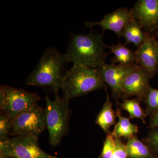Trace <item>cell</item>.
<instances>
[{
	"label": "cell",
	"mask_w": 158,
	"mask_h": 158,
	"mask_svg": "<svg viewBox=\"0 0 158 158\" xmlns=\"http://www.w3.org/2000/svg\"><path fill=\"white\" fill-rule=\"evenodd\" d=\"M107 47L103 42V34H73L64 58L66 62H72L73 65L97 69L106 64Z\"/></svg>",
	"instance_id": "1"
},
{
	"label": "cell",
	"mask_w": 158,
	"mask_h": 158,
	"mask_svg": "<svg viewBox=\"0 0 158 158\" xmlns=\"http://www.w3.org/2000/svg\"><path fill=\"white\" fill-rule=\"evenodd\" d=\"M64 55L54 48L46 50L39 62L26 80L27 85L48 88L59 93L65 77Z\"/></svg>",
	"instance_id": "2"
},
{
	"label": "cell",
	"mask_w": 158,
	"mask_h": 158,
	"mask_svg": "<svg viewBox=\"0 0 158 158\" xmlns=\"http://www.w3.org/2000/svg\"><path fill=\"white\" fill-rule=\"evenodd\" d=\"M106 86L96 69L73 65L66 71L61 88L63 90V97L69 101Z\"/></svg>",
	"instance_id": "3"
},
{
	"label": "cell",
	"mask_w": 158,
	"mask_h": 158,
	"mask_svg": "<svg viewBox=\"0 0 158 158\" xmlns=\"http://www.w3.org/2000/svg\"><path fill=\"white\" fill-rule=\"evenodd\" d=\"M45 109L47 127L49 135V142L56 146L61 142L67 132L69 117V101L65 98H60L59 93L55 94V99L51 100L46 96Z\"/></svg>",
	"instance_id": "4"
},
{
	"label": "cell",
	"mask_w": 158,
	"mask_h": 158,
	"mask_svg": "<svg viewBox=\"0 0 158 158\" xmlns=\"http://www.w3.org/2000/svg\"><path fill=\"white\" fill-rule=\"evenodd\" d=\"M36 94L1 85L0 87V108L1 113L14 119L16 116L37 105L41 100Z\"/></svg>",
	"instance_id": "5"
},
{
	"label": "cell",
	"mask_w": 158,
	"mask_h": 158,
	"mask_svg": "<svg viewBox=\"0 0 158 158\" xmlns=\"http://www.w3.org/2000/svg\"><path fill=\"white\" fill-rule=\"evenodd\" d=\"M38 137H14L0 141L1 158H58L47 153L40 148Z\"/></svg>",
	"instance_id": "6"
},
{
	"label": "cell",
	"mask_w": 158,
	"mask_h": 158,
	"mask_svg": "<svg viewBox=\"0 0 158 158\" xmlns=\"http://www.w3.org/2000/svg\"><path fill=\"white\" fill-rule=\"evenodd\" d=\"M46 127L45 110L37 104L12 120L10 134L14 137H38Z\"/></svg>",
	"instance_id": "7"
},
{
	"label": "cell",
	"mask_w": 158,
	"mask_h": 158,
	"mask_svg": "<svg viewBox=\"0 0 158 158\" xmlns=\"http://www.w3.org/2000/svg\"><path fill=\"white\" fill-rule=\"evenodd\" d=\"M131 65L105 64L96 69L102 80L111 88L114 99L118 104L122 96V85L125 78L138 66Z\"/></svg>",
	"instance_id": "8"
},
{
	"label": "cell",
	"mask_w": 158,
	"mask_h": 158,
	"mask_svg": "<svg viewBox=\"0 0 158 158\" xmlns=\"http://www.w3.org/2000/svg\"><path fill=\"white\" fill-rule=\"evenodd\" d=\"M133 19L147 34L158 29V0H138L130 10Z\"/></svg>",
	"instance_id": "9"
},
{
	"label": "cell",
	"mask_w": 158,
	"mask_h": 158,
	"mask_svg": "<svg viewBox=\"0 0 158 158\" xmlns=\"http://www.w3.org/2000/svg\"><path fill=\"white\" fill-rule=\"evenodd\" d=\"M151 78L149 74L138 65L123 82L122 95L123 98L136 96L140 101H144L150 87L149 82Z\"/></svg>",
	"instance_id": "10"
},
{
	"label": "cell",
	"mask_w": 158,
	"mask_h": 158,
	"mask_svg": "<svg viewBox=\"0 0 158 158\" xmlns=\"http://www.w3.org/2000/svg\"><path fill=\"white\" fill-rule=\"evenodd\" d=\"M135 53L136 64L152 77L158 69V41L151 34L146 33L145 40Z\"/></svg>",
	"instance_id": "11"
},
{
	"label": "cell",
	"mask_w": 158,
	"mask_h": 158,
	"mask_svg": "<svg viewBox=\"0 0 158 158\" xmlns=\"http://www.w3.org/2000/svg\"><path fill=\"white\" fill-rule=\"evenodd\" d=\"M133 19L130 10L121 8L106 15L101 21L95 22L85 23V27L91 28L94 26H100L103 31H113L118 37L122 36L123 30Z\"/></svg>",
	"instance_id": "12"
},
{
	"label": "cell",
	"mask_w": 158,
	"mask_h": 158,
	"mask_svg": "<svg viewBox=\"0 0 158 158\" xmlns=\"http://www.w3.org/2000/svg\"><path fill=\"white\" fill-rule=\"evenodd\" d=\"M105 89L106 91V98L101 110L98 115L95 123L105 133L108 134L111 132L110 127L116 123L117 114L113 110V104L110 101L106 89Z\"/></svg>",
	"instance_id": "13"
},
{
	"label": "cell",
	"mask_w": 158,
	"mask_h": 158,
	"mask_svg": "<svg viewBox=\"0 0 158 158\" xmlns=\"http://www.w3.org/2000/svg\"><path fill=\"white\" fill-rule=\"evenodd\" d=\"M126 146L127 158H158L147 144L136 135L128 139Z\"/></svg>",
	"instance_id": "14"
},
{
	"label": "cell",
	"mask_w": 158,
	"mask_h": 158,
	"mask_svg": "<svg viewBox=\"0 0 158 158\" xmlns=\"http://www.w3.org/2000/svg\"><path fill=\"white\" fill-rule=\"evenodd\" d=\"M118 121L114 127L112 133L115 138H123L129 139L138 132V127L130 121L129 118L123 117L119 110L116 111Z\"/></svg>",
	"instance_id": "15"
},
{
	"label": "cell",
	"mask_w": 158,
	"mask_h": 158,
	"mask_svg": "<svg viewBox=\"0 0 158 158\" xmlns=\"http://www.w3.org/2000/svg\"><path fill=\"white\" fill-rule=\"evenodd\" d=\"M125 44H123L118 42L116 45L108 46L110 49V53H113L115 56L113 59L114 63L118 62L119 64L131 65L135 64L136 58L135 53L126 47Z\"/></svg>",
	"instance_id": "16"
},
{
	"label": "cell",
	"mask_w": 158,
	"mask_h": 158,
	"mask_svg": "<svg viewBox=\"0 0 158 158\" xmlns=\"http://www.w3.org/2000/svg\"><path fill=\"white\" fill-rule=\"evenodd\" d=\"M122 36L125 40L126 44L133 43L138 47L145 40L146 33L133 19L123 30Z\"/></svg>",
	"instance_id": "17"
},
{
	"label": "cell",
	"mask_w": 158,
	"mask_h": 158,
	"mask_svg": "<svg viewBox=\"0 0 158 158\" xmlns=\"http://www.w3.org/2000/svg\"><path fill=\"white\" fill-rule=\"evenodd\" d=\"M140 100L138 98L127 99H124L121 107L129 114V118H137L141 119L145 123V117L147 115L140 106Z\"/></svg>",
	"instance_id": "18"
},
{
	"label": "cell",
	"mask_w": 158,
	"mask_h": 158,
	"mask_svg": "<svg viewBox=\"0 0 158 158\" xmlns=\"http://www.w3.org/2000/svg\"><path fill=\"white\" fill-rule=\"evenodd\" d=\"M146 104L145 110L147 115H151L158 111V89L150 87L144 100Z\"/></svg>",
	"instance_id": "19"
},
{
	"label": "cell",
	"mask_w": 158,
	"mask_h": 158,
	"mask_svg": "<svg viewBox=\"0 0 158 158\" xmlns=\"http://www.w3.org/2000/svg\"><path fill=\"white\" fill-rule=\"evenodd\" d=\"M12 121L11 118L1 113L0 115V141H6L9 139L11 133Z\"/></svg>",
	"instance_id": "20"
},
{
	"label": "cell",
	"mask_w": 158,
	"mask_h": 158,
	"mask_svg": "<svg viewBox=\"0 0 158 158\" xmlns=\"http://www.w3.org/2000/svg\"><path fill=\"white\" fill-rule=\"evenodd\" d=\"M115 138L112 132L107 135L99 158H112L115 148Z\"/></svg>",
	"instance_id": "21"
},
{
	"label": "cell",
	"mask_w": 158,
	"mask_h": 158,
	"mask_svg": "<svg viewBox=\"0 0 158 158\" xmlns=\"http://www.w3.org/2000/svg\"><path fill=\"white\" fill-rule=\"evenodd\" d=\"M144 142L158 157V127L152 129L144 139Z\"/></svg>",
	"instance_id": "22"
},
{
	"label": "cell",
	"mask_w": 158,
	"mask_h": 158,
	"mask_svg": "<svg viewBox=\"0 0 158 158\" xmlns=\"http://www.w3.org/2000/svg\"><path fill=\"white\" fill-rule=\"evenodd\" d=\"M115 148L112 158H127L126 144L123 143L121 138H115Z\"/></svg>",
	"instance_id": "23"
},
{
	"label": "cell",
	"mask_w": 158,
	"mask_h": 158,
	"mask_svg": "<svg viewBox=\"0 0 158 158\" xmlns=\"http://www.w3.org/2000/svg\"><path fill=\"white\" fill-rule=\"evenodd\" d=\"M150 119L149 124V127L150 129L158 127V111L152 113L150 115Z\"/></svg>",
	"instance_id": "24"
},
{
	"label": "cell",
	"mask_w": 158,
	"mask_h": 158,
	"mask_svg": "<svg viewBox=\"0 0 158 158\" xmlns=\"http://www.w3.org/2000/svg\"></svg>",
	"instance_id": "25"
}]
</instances>
